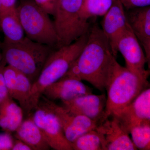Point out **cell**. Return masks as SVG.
Masks as SVG:
<instances>
[{
  "instance_id": "83f0119b",
  "label": "cell",
  "mask_w": 150,
  "mask_h": 150,
  "mask_svg": "<svg viewBox=\"0 0 150 150\" xmlns=\"http://www.w3.org/2000/svg\"><path fill=\"white\" fill-rule=\"evenodd\" d=\"M12 150H32V149L24 142L18 139L14 142Z\"/></svg>"
},
{
  "instance_id": "9c48e42d",
  "label": "cell",
  "mask_w": 150,
  "mask_h": 150,
  "mask_svg": "<svg viewBox=\"0 0 150 150\" xmlns=\"http://www.w3.org/2000/svg\"><path fill=\"white\" fill-rule=\"evenodd\" d=\"M43 104L56 115L65 137L71 144L82 134L96 129L98 125L88 117L70 112L47 98Z\"/></svg>"
},
{
  "instance_id": "4316f807",
  "label": "cell",
  "mask_w": 150,
  "mask_h": 150,
  "mask_svg": "<svg viewBox=\"0 0 150 150\" xmlns=\"http://www.w3.org/2000/svg\"><path fill=\"white\" fill-rule=\"evenodd\" d=\"M16 0H1L0 13L16 9Z\"/></svg>"
},
{
  "instance_id": "ac0fdd59",
  "label": "cell",
  "mask_w": 150,
  "mask_h": 150,
  "mask_svg": "<svg viewBox=\"0 0 150 150\" xmlns=\"http://www.w3.org/2000/svg\"><path fill=\"white\" fill-rule=\"evenodd\" d=\"M23 110L8 97L0 104V127L8 132L15 131L23 119Z\"/></svg>"
},
{
  "instance_id": "ffe728a7",
  "label": "cell",
  "mask_w": 150,
  "mask_h": 150,
  "mask_svg": "<svg viewBox=\"0 0 150 150\" xmlns=\"http://www.w3.org/2000/svg\"><path fill=\"white\" fill-rule=\"evenodd\" d=\"M113 0H83L82 16L86 21L92 17L104 16L111 7Z\"/></svg>"
},
{
  "instance_id": "30bf717a",
  "label": "cell",
  "mask_w": 150,
  "mask_h": 150,
  "mask_svg": "<svg viewBox=\"0 0 150 150\" xmlns=\"http://www.w3.org/2000/svg\"><path fill=\"white\" fill-rule=\"evenodd\" d=\"M96 130L101 139L103 150H137L129 133L115 115L99 123Z\"/></svg>"
},
{
  "instance_id": "f546056e",
  "label": "cell",
  "mask_w": 150,
  "mask_h": 150,
  "mask_svg": "<svg viewBox=\"0 0 150 150\" xmlns=\"http://www.w3.org/2000/svg\"><path fill=\"white\" fill-rule=\"evenodd\" d=\"M1 0H0V8H1Z\"/></svg>"
},
{
  "instance_id": "5bb4252c",
  "label": "cell",
  "mask_w": 150,
  "mask_h": 150,
  "mask_svg": "<svg viewBox=\"0 0 150 150\" xmlns=\"http://www.w3.org/2000/svg\"><path fill=\"white\" fill-rule=\"evenodd\" d=\"M125 10L120 0H113L111 7L104 16L102 21L101 29L115 58L118 53V41L128 25Z\"/></svg>"
},
{
  "instance_id": "7402d4cb",
  "label": "cell",
  "mask_w": 150,
  "mask_h": 150,
  "mask_svg": "<svg viewBox=\"0 0 150 150\" xmlns=\"http://www.w3.org/2000/svg\"><path fill=\"white\" fill-rule=\"evenodd\" d=\"M132 142L137 149H150V123L135 126L130 131Z\"/></svg>"
},
{
  "instance_id": "484cf974",
  "label": "cell",
  "mask_w": 150,
  "mask_h": 150,
  "mask_svg": "<svg viewBox=\"0 0 150 150\" xmlns=\"http://www.w3.org/2000/svg\"><path fill=\"white\" fill-rule=\"evenodd\" d=\"M4 67V65L1 63L0 66V104L9 97L3 76V69Z\"/></svg>"
},
{
  "instance_id": "ba28073f",
  "label": "cell",
  "mask_w": 150,
  "mask_h": 150,
  "mask_svg": "<svg viewBox=\"0 0 150 150\" xmlns=\"http://www.w3.org/2000/svg\"><path fill=\"white\" fill-rule=\"evenodd\" d=\"M33 116L49 146L56 150H73L56 115L42 104L38 105Z\"/></svg>"
},
{
  "instance_id": "f1b7e54d",
  "label": "cell",
  "mask_w": 150,
  "mask_h": 150,
  "mask_svg": "<svg viewBox=\"0 0 150 150\" xmlns=\"http://www.w3.org/2000/svg\"><path fill=\"white\" fill-rule=\"evenodd\" d=\"M2 59V56L1 52V43L0 42V66L1 63Z\"/></svg>"
},
{
  "instance_id": "8fae6325",
  "label": "cell",
  "mask_w": 150,
  "mask_h": 150,
  "mask_svg": "<svg viewBox=\"0 0 150 150\" xmlns=\"http://www.w3.org/2000/svg\"><path fill=\"white\" fill-rule=\"evenodd\" d=\"M129 134L132 128L150 123V89H144L136 98L115 115Z\"/></svg>"
},
{
  "instance_id": "e0dca14e",
  "label": "cell",
  "mask_w": 150,
  "mask_h": 150,
  "mask_svg": "<svg viewBox=\"0 0 150 150\" xmlns=\"http://www.w3.org/2000/svg\"><path fill=\"white\" fill-rule=\"evenodd\" d=\"M15 131L17 139L27 144L32 150H47L51 148L32 118L23 121Z\"/></svg>"
},
{
  "instance_id": "7a4b0ae2",
  "label": "cell",
  "mask_w": 150,
  "mask_h": 150,
  "mask_svg": "<svg viewBox=\"0 0 150 150\" xmlns=\"http://www.w3.org/2000/svg\"><path fill=\"white\" fill-rule=\"evenodd\" d=\"M148 85V81L142 80L126 67L121 66L114 57L105 84L107 96L105 112L102 122L110 116L117 115Z\"/></svg>"
},
{
  "instance_id": "52a82bcc",
  "label": "cell",
  "mask_w": 150,
  "mask_h": 150,
  "mask_svg": "<svg viewBox=\"0 0 150 150\" xmlns=\"http://www.w3.org/2000/svg\"><path fill=\"white\" fill-rule=\"evenodd\" d=\"M117 50L123 56L126 68L142 80L148 81L149 71L145 69L146 55L129 23L118 41Z\"/></svg>"
},
{
  "instance_id": "d4e9b609",
  "label": "cell",
  "mask_w": 150,
  "mask_h": 150,
  "mask_svg": "<svg viewBox=\"0 0 150 150\" xmlns=\"http://www.w3.org/2000/svg\"><path fill=\"white\" fill-rule=\"evenodd\" d=\"M14 141L9 133L0 134V150H12Z\"/></svg>"
},
{
  "instance_id": "277c9868",
  "label": "cell",
  "mask_w": 150,
  "mask_h": 150,
  "mask_svg": "<svg viewBox=\"0 0 150 150\" xmlns=\"http://www.w3.org/2000/svg\"><path fill=\"white\" fill-rule=\"evenodd\" d=\"M51 48L26 36L21 41L16 43L4 39L1 43V63L7 64L23 73L33 84L37 79L52 53Z\"/></svg>"
},
{
  "instance_id": "44dd1931",
  "label": "cell",
  "mask_w": 150,
  "mask_h": 150,
  "mask_svg": "<svg viewBox=\"0 0 150 150\" xmlns=\"http://www.w3.org/2000/svg\"><path fill=\"white\" fill-rule=\"evenodd\" d=\"M74 150H103L102 142L96 129L82 134L71 143Z\"/></svg>"
},
{
  "instance_id": "8992f818",
  "label": "cell",
  "mask_w": 150,
  "mask_h": 150,
  "mask_svg": "<svg viewBox=\"0 0 150 150\" xmlns=\"http://www.w3.org/2000/svg\"><path fill=\"white\" fill-rule=\"evenodd\" d=\"M83 0H57L54 23L58 48L69 45L88 32V23L82 16Z\"/></svg>"
},
{
  "instance_id": "9a60e30c",
  "label": "cell",
  "mask_w": 150,
  "mask_h": 150,
  "mask_svg": "<svg viewBox=\"0 0 150 150\" xmlns=\"http://www.w3.org/2000/svg\"><path fill=\"white\" fill-rule=\"evenodd\" d=\"M127 21L143 47L149 68L150 64V7L126 11Z\"/></svg>"
},
{
  "instance_id": "cb8c5ba5",
  "label": "cell",
  "mask_w": 150,
  "mask_h": 150,
  "mask_svg": "<svg viewBox=\"0 0 150 150\" xmlns=\"http://www.w3.org/2000/svg\"><path fill=\"white\" fill-rule=\"evenodd\" d=\"M35 4L48 14L54 16L57 0H33Z\"/></svg>"
},
{
  "instance_id": "5b68a950",
  "label": "cell",
  "mask_w": 150,
  "mask_h": 150,
  "mask_svg": "<svg viewBox=\"0 0 150 150\" xmlns=\"http://www.w3.org/2000/svg\"><path fill=\"white\" fill-rule=\"evenodd\" d=\"M16 12L26 37L51 47L57 46L58 38L54 22L33 0H21Z\"/></svg>"
},
{
  "instance_id": "7c38bea8",
  "label": "cell",
  "mask_w": 150,
  "mask_h": 150,
  "mask_svg": "<svg viewBox=\"0 0 150 150\" xmlns=\"http://www.w3.org/2000/svg\"><path fill=\"white\" fill-rule=\"evenodd\" d=\"M106 96L92 93L62 101L63 106L70 112L85 116L98 124L104 118Z\"/></svg>"
},
{
  "instance_id": "2e32d148",
  "label": "cell",
  "mask_w": 150,
  "mask_h": 150,
  "mask_svg": "<svg viewBox=\"0 0 150 150\" xmlns=\"http://www.w3.org/2000/svg\"><path fill=\"white\" fill-rule=\"evenodd\" d=\"M92 93L91 89L82 81L71 78H62L48 86L42 95L50 100H69L76 97Z\"/></svg>"
},
{
  "instance_id": "4fadbf2b",
  "label": "cell",
  "mask_w": 150,
  "mask_h": 150,
  "mask_svg": "<svg viewBox=\"0 0 150 150\" xmlns=\"http://www.w3.org/2000/svg\"><path fill=\"white\" fill-rule=\"evenodd\" d=\"M3 75L9 96L18 102L23 111L29 112L32 83L23 73L10 66L3 67Z\"/></svg>"
},
{
  "instance_id": "d6986e66",
  "label": "cell",
  "mask_w": 150,
  "mask_h": 150,
  "mask_svg": "<svg viewBox=\"0 0 150 150\" xmlns=\"http://www.w3.org/2000/svg\"><path fill=\"white\" fill-rule=\"evenodd\" d=\"M0 28L4 35V40L16 43L22 40L25 33L18 16L16 8L0 13Z\"/></svg>"
},
{
  "instance_id": "3957f363",
  "label": "cell",
  "mask_w": 150,
  "mask_h": 150,
  "mask_svg": "<svg viewBox=\"0 0 150 150\" xmlns=\"http://www.w3.org/2000/svg\"><path fill=\"white\" fill-rule=\"evenodd\" d=\"M88 37V32L69 45L60 47L50 54L37 79L32 84L30 99V111L37 108L44 90L66 74L83 49Z\"/></svg>"
},
{
  "instance_id": "603a6c76",
  "label": "cell",
  "mask_w": 150,
  "mask_h": 150,
  "mask_svg": "<svg viewBox=\"0 0 150 150\" xmlns=\"http://www.w3.org/2000/svg\"><path fill=\"white\" fill-rule=\"evenodd\" d=\"M120 1L126 11L149 6L150 5V0H120Z\"/></svg>"
},
{
  "instance_id": "6da1fadb",
  "label": "cell",
  "mask_w": 150,
  "mask_h": 150,
  "mask_svg": "<svg viewBox=\"0 0 150 150\" xmlns=\"http://www.w3.org/2000/svg\"><path fill=\"white\" fill-rule=\"evenodd\" d=\"M114 57L102 29L94 24L89 29L87 40L81 54L62 78L86 81L103 91L108 70Z\"/></svg>"
}]
</instances>
